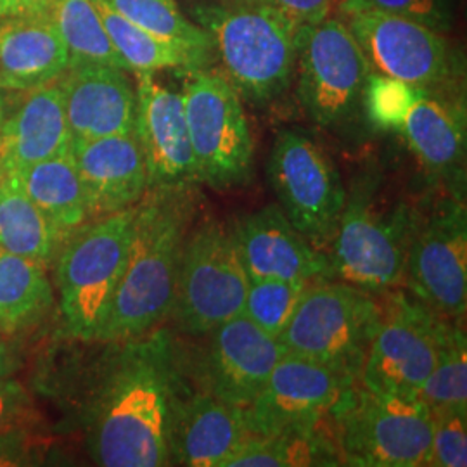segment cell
<instances>
[{"mask_svg":"<svg viewBox=\"0 0 467 467\" xmlns=\"http://www.w3.org/2000/svg\"><path fill=\"white\" fill-rule=\"evenodd\" d=\"M418 215L419 208L409 201L381 194L376 179L357 181L326 251L333 279L376 295L397 289L405 277Z\"/></svg>","mask_w":467,"mask_h":467,"instance_id":"obj_4","label":"cell"},{"mask_svg":"<svg viewBox=\"0 0 467 467\" xmlns=\"http://www.w3.org/2000/svg\"><path fill=\"white\" fill-rule=\"evenodd\" d=\"M47 11L67 47V67L104 65L125 69L96 0H52Z\"/></svg>","mask_w":467,"mask_h":467,"instance_id":"obj_29","label":"cell"},{"mask_svg":"<svg viewBox=\"0 0 467 467\" xmlns=\"http://www.w3.org/2000/svg\"><path fill=\"white\" fill-rule=\"evenodd\" d=\"M379 320V296L353 284H308L277 337L284 351L336 368L358 381Z\"/></svg>","mask_w":467,"mask_h":467,"instance_id":"obj_7","label":"cell"},{"mask_svg":"<svg viewBox=\"0 0 467 467\" xmlns=\"http://www.w3.org/2000/svg\"><path fill=\"white\" fill-rule=\"evenodd\" d=\"M403 284L441 317L461 320L467 308V212L447 194L419 210Z\"/></svg>","mask_w":467,"mask_h":467,"instance_id":"obj_12","label":"cell"},{"mask_svg":"<svg viewBox=\"0 0 467 467\" xmlns=\"http://www.w3.org/2000/svg\"><path fill=\"white\" fill-rule=\"evenodd\" d=\"M30 397L15 379L0 376V441L13 434L28 419Z\"/></svg>","mask_w":467,"mask_h":467,"instance_id":"obj_38","label":"cell"},{"mask_svg":"<svg viewBox=\"0 0 467 467\" xmlns=\"http://www.w3.org/2000/svg\"><path fill=\"white\" fill-rule=\"evenodd\" d=\"M202 337L198 358L185 360L187 378L196 381V389L243 409L256 399L285 353L277 337L244 316L229 318Z\"/></svg>","mask_w":467,"mask_h":467,"instance_id":"obj_14","label":"cell"},{"mask_svg":"<svg viewBox=\"0 0 467 467\" xmlns=\"http://www.w3.org/2000/svg\"><path fill=\"white\" fill-rule=\"evenodd\" d=\"M341 466L336 438L322 424L308 431L251 436L225 467Z\"/></svg>","mask_w":467,"mask_h":467,"instance_id":"obj_28","label":"cell"},{"mask_svg":"<svg viewBox=\"0 0 467 467\" xmlns=\"http://www.w3.org/2000/svg\"><path fill=\"white\" fill-rule=\"evenodd\" d=\"M11 173L16 175L28 198L65 239L92 220L87 192L71 152Z\"/></svg>","mask_w":467,"mask_h":467,"instance_id":"obj_25","label":"cell"},{"mask_svg":"<svg viewBox=\"0 0 467 467\" xmlns=\"http://www.w3.org/2000/svg\"><path fill=\"white\" fill-rule=\"evenodd\" d=\"M418 92V87L370 71L362 94V104L376 129L399 132Z\"/></svg>","mask_w":467,"mask_h":467,"instance_id":"obj_34","label":"cell"},{"mask_svg":"<svg viewBox=\"0 0 467 467\" xmlns=\"http://www.w3.org/2000/svg\"><path fill=\"white\" fill-rule=\"evenodd\" d=\"M52 0H0V21L47 11Z\"/></svg>","mask_w":467,"mask_h":467,"instance_id":"obj_39","label":"cell"},{"mask_svg":"<svg viewBox=\"0 0 467 467\" xmlns=\"http://www.w3.org/2000/svg\"><path fill=\"white\" fill-rule=\"evenodd\" d=\"M229 231L250 283L277 279L312 284L333 279L327 253L308 243L279 204L234 218Z\"/></svg>","mask_w":467,"mask_h":467,"instance_id":"obj_18","label":"cell"},{"mask_svg":"<svg viewBox=\"0 0 467 467\" xmlns=\"http://www.w3.org/2000/svg\"><path fill=\"white\" fill-rule=\"evenodd\" d=\"M379 320L358 383L370 391L419 397L436 366L449 318L399 289L379 293Z\"/></svg>","mask_w":467,"mask_h":467,"instance_id":"obj_10","label":"cell"},{"mask_svg":"<svg viewBox=\"0 0 467 467\" xmlns=\"http://www.w3.org/2000/svg\"><path fill=\"white\" fill-rule=\"evenodd\" d=\"M268 182L284 215L317 250L327 251L347 189L329 154L298 130H281L270 150Z\"/></svg>","mask_w":467,"mask_h":467,"instance_id":"obj_11","label":"cell"},{"mask_svg":"<svg viewBox=\"0 0 467 467\" xmlns=\"http://www.w3.org/2000/svg\"><path fill=\"white\" fill-rule=\"evenodd\" d=\"M333 419L341 464L422 467L431 445V412L419 397L370 391L355 381L336 401Z\"/></svg>","mask_w":467,"mask_h":467,"instance_id":"obj_6","label":"cell"},{"mask_svg":"<svg viewBox=\"0 0 467 467\" xmlns=\"http://www.w3.org/2000/svg\"><path fill=\"white\" fill-rule=\"evenodd\" d=\"M99 7L104 28L111 38L113 47L121 57L125 69L137 73H154L167 67L198 69L208 65V57L192 50L171 46L135 26L125 17L119 16L102 0H96Z\"/></svg>","mask_w":467,"mask_h":467,"instance_id":"obj_30","label":"cell"},{"mask_svg":"<svg viewBox=\"0 0 467 467\" xmlns=\"http://www.w3.org/2000/svg\"><path fill=\"white\" fill-rule=\"evenodd\" d=\"M54 305L44 265L0 248V333L32 327Z\"/></svg>","mask_w":467,"mask_h":467,"instance_id":"obj_27","label":"cell"},{"mask_svg":"<svg viewBox=\"0 0 467 467\" xmlns=\"http://www.w3.org/2000/svg\"><path fill=\"white\" fill-rule=\"evenodd\" d=\"M343 15L353 13H379L389 16L405 17L430 26L443 34L451 30V0H341Z\"/></svg>","mask_w":467,"mask_h":467,"instance_id":"obj_35","label":"cell"},{"mask_svg":"<svg viewBox=\"0 0 467 467\" xmlns=\"http://www.w3.org/2000/svg\"><path fill=\"white\" fill-rule=\"evenodd\" d=\"M73 137L67 127L57 80L26 90L16 108L0 121V167L17 171L67 154Z\"/></svg>","mask_w":467,"mask_h":467,"instance_id":"obj_23","label":"cell"},{"mask_svg":"<svg viewBox=\"0 0 467 467\" xmlns=\"http://www.w3.org/2000/svg\"><path fill=\"white\" fill-rule=\"evenodd\" d=\"M92 218L129 210L148 192V167L135 132L71 142Z\"/></svg>","mask_w":467,"mask_h":467,"instance_id":"obj_22","label":"cell"},{"mask_svg":"<svg viewBox=\"0 0 467 467\" xmlns=\"http://www.w3.org/2000/svg\"><path fill=\"white\" fill-rule=\"evenodd\" d=\"M67 52L49 11L0 21V92H26L56 82Z\"/></svg>","mask_w":467,"mask_h":467,"instance_id":"obj_24","label":"cell"},{"mask_svg":"<svg viewBox=\"0 0 467 467\" xmlns=\"http://www.w3.org/2000/svg\"><path fill=\"white\" fill-rule=\"evenodd\" d=\"M65 241L23 191L16 175L5 171L0 187V248L47 265Z\"/></svg>","mask_w":467,"mask_h":467,"instance_id":"obj_26","label":"cell"},{"mask_svg":"<svg viewBox=\"0 0 467 467\" xmlns=\"http://www.w3.org/2000/svg\"><path fill=\"white\" fill-rule=\"evenodd\" d=\"M306 283L264 279L251 281L241 316L262 331L279 337L293 316Z\"/></svg>","mask_w":467,"mask_h":467,"instance_id":"obj_33","label":"cell"},{"mask_svg":"<svg viewBox=\"0 0 467 467\" xmlns=\"http://www.w3.org/2000/svg\"><path fill=\"white\" fill-rule=\"evenodd\" d=\"M87 416V449L98 466H170L171 405L187 381L184 353L168 329L115 341Z\"/></svg>","mask_w":467,"mask_h":467,"instance_id":"obj_1","label":"cell"},{"mask_svg":"<svg viewBox=\"0 0 467 467\" xmlns=\"http://www.w3.org/2000/svg\"><path fill=\"white\" fill-rule=\"evenodd\" d=\"M135 213L137 204L85 222L57 253L59 312L69 337L98 341L127 267Z\"/></svg>","mask_w":467,"mask_h":467,"instance_id":"obj_5","label":"cell"},{"mask_svg":"<svg viewBox=\"0 0 467 467\" xmlns=\"http://www.w3.org/2000/svg\"><path fill=\"white\" fill-rule=\"evenodd\" d=\"M210 35L223 77L243 99L268 104L293 82L303 28L260 5H200L194 11Z\"/></svg>","mask_w":467,"mask_h":467,"instance_id":"obj_3","label":"cell"},{"mask_svg":"<svg viewBox=\"0 0 467 467\" xmlns=\"http://www.w3.org/2000/svg\"><path fill=\"white\" fill-rule=\"evenodd\" d=\"M248 287L229 227L206 218L187 234L170 316L181 333L204 336L241 316Z\"/></svg>","mask_w":467,"mask_h":467,"instance_id":"obj_9","label":"cell"},{"mask_svg":"<svg viewBox=\"0 0 467 467\" xmlns=\"http://www.w3.org/2000/svg\"><path fill=\"white\" fill-rule=\"evenodd\" d=\"M11 368H13V364H11L9 351H7V347L0 341V376H7L11 372Z\"/></svg>","mask_w":467,"mask_h":467,"instance_id":"obj_40","label":"cell"},{"mask_svg":"<svg viewBox=\"0 0 467 467\" xmlns=\"http://www.w3.org/2000/svg\"><path fill=\"white\" fill-rule=\"evenodd\" d=\"M296 67L298 98L306 117L320 127H334L353 117L370 67L345 21L326 17L305 26Z\"/></svg>","mask_w":467,"mask_h":467,"instance_id":"obj_13","label":"cell"},{"mask_svg":"<svg viewBox=\"0 0 467 467\" xmlns=\"http://www.w3.org/2000/svg\"><path fill=\"white\" fill-rule=\"evenodd\" d=\"M229 4L268 7L291 19L296 26L305 28L317 25L329 17L334 0H227Z\"/></svg>","mask_w":467,"mask_h":467,"instance_id":"obj_37","label":"cell"},{"mask_svg":"<svg viewBox=\"0 0 467 467\" xmlns=\"http://www.w3.org/2000/svg\"><path fill=\"white\" fill-rule=\"evenodd\" d=\"M57 84L73 140L134 132L137 96L125 69L104 65L67 67Z\"/></svg>","mask_w":467,"mask_h":467,"instance_id":"obj_21","label":"cell"},{"mask_svg":"<svg viewBox=\"0 0 467 467\" xmlns=\"http://www.w3.org/2000/svg\"><path fill=\"white\" fill-rule=\"evenodd\" d=\"M347 25L372 73L418 88H434L451 80V47L430 26L379 13H353Z\"/></svg>","mask_w":467,"mask_h":467,"instance_id":"obj_16","label":"cell"},{"mask_svg":"<svg viewBox=\"0 0 467 467\" xmlns=\"http://www.w3.org/2000/svg\"><path fill=\"white\" fill-rule=\"evenodd\" d=\"M4 115H5V100H4L2 94H0V121H2Z\"/></svg>","mask_w":467,"mask_h":467,"instance_id":"obj_41","label":"cell"},{"mask_svg":"<svg viewBox=\"0 0 467 467\" xmlns=\"http://www.w3.org/2000/svg\"><path fill=\"white\" fill-rule=\"evenodd\" d=\"M196 213V189L146 192L137 204L127 267L98 341L134 339L170 317L187 234Z\"/></svg>","mask_w":467,"mask_h":467,"instance_id":"obj_2","label":"cell"},{"mask_svg":"<svg viewBox=\"0 0 467 467\" xmlns=\"http://www.w3.org/2000/svg\"><path fill=\"white\" fill-rule=\"evenodd\" d=\"M426 466H467V410L431 412V445Z\"/></svg>","mask_w":467,"mask_h":467,"instance_id":"obj_36","label":"cell"},{"mask_svg":"<svg viewBox=\"0 0 467 467\" xmlns=\"http://www.w3.org/2000/svg\"><path fill=\"white\" fill-rule=\"evenodd\" d=\"M246 409L191 389H179L170 414V466L225 467L250 440Z\"/></svg>","mask_w":467,"mask_h":467,"instance_id":"obj_19","label":"cell"},{"mask_svg":"<svg viewBox=\"0 0 467 467\" xmlns=\"http://www.w3.org/2000/svg\"><path fill=\"white\" fill-rule=\"evenodd\" d=\"M399 134L428 177L451 196L464 200L466 189V113L433 88H419Z\"/></svg>","mask_w":467,"mask_h":467,"instance_id":"obj_20","label":"cell"},{"mask_svg":"<svg viewBox=\"0 0 467 467\" xmlns=\"http://www.w3.org/2000/svg\"><path fill=\"white\" fill-rule=\"evenodd\" d=\"M4 177H5V171H4V168L0 167V187L4 184Z\"/></svg>","mask_w":467,"mask_h":467,"instance_id":"obj_42","label":"cell"},{"mask_svg":"<svg viewBox=\"0 0 467 467\" xmlns=\"http://www.w3.org/2000/svg\"><path fill=\"white\" fill-rule=\"evenodd\" d=\"M137 140L148 167V191L196 189L200 184L182 94L158 84L152 73H137Z\"/></svg>","mask_w":467,"mask_h":467,"instance_id":"obj_17","label":"cell"},{"mask_svg":"<svg viewBox=\"0 0 467 467\" xmlns=\"http://www.w3.org/2000/svg\"><path fill=\"white\" fill-rule=\"evenodd\" d=\"M419 399L430 412L467 410V337L459 320H447L436 366L420 388Z\"/></svg>","mask_w":467,"mask_h":467,"instance_id":"obj_32","label":"cell"},{"mask_svg":"<svg viewBox=\"0 0 467 467\" xmlns=\"http://www.w3.org/2000/svg\"><path fill=\"white\" fill-rule=\"evenodd\" d=\"M353 383L355 379L336 368L284 353L262 391L246 407L251 433L265 436L314 430Z\"/></svg>","mask_w":467,"mask_h":467,"instance_id":"obj_15","label":"cell"},{"mask_svg":"<svg viewBox=\"0 0 467 467\" xmlns=\"http://www.w3.org/2000/svg\"><path fill=\"white\" fill-rule=\"evenodd\" d=\"M185 118L200 184L217 191L243 187L253 173V137L241 96L206 67L187 69Z\"/></svg>","mask_w":467,"mask_h":467,"instance_id":"obj_8","label":"cell"},{"mask_svg":"<svg viewBox=\"0 0 467 467\" xmlns=\"http://www.w3.org/2000/svg\"><path fill=\"white\" fill-rule=\"evenodd\" d=\"M119 16L171 46L192 50L210 59V35L184 16L175 0H102Z\"/></svg>","mask_w":467,"mask_h":467,"instance_id":"obj_31","label":"cell"}]
</instances>
